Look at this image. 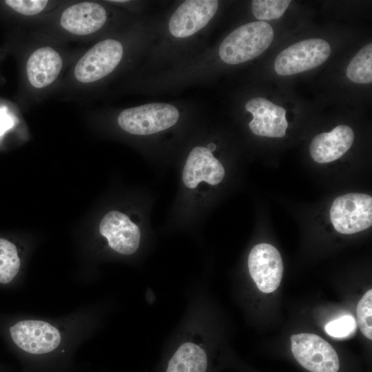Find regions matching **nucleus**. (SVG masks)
I'll use <instances>...</instances> for the list:
<instances>
[{
	"instance_id": "f257e3e1",
	"label": "nucleus",
	"mask_w": 372,
	"mask_h": 372,
	"mask_svg": "<svg viewBox=\"0 0 372 372\" xmlns=\"http://www.w3.org/2000/svg\"><path fill=\"white\" fill-rule=\"evenodd\" d=\"M273 30L268 23L256 21L242 25L230 33L219 47L220 59L238 64L257 57L271 43Z\"/></svg>"
},
{
	"instance_id": "f03ea898",
	"label": "nucleus",
	"mask_w": 372,
	"mask_h": 372,
	"mask_svg": "<svg viewBox=\"0 0 372 372\" xmlns=\"http://www.w3.org/2000/svg\"><path fill=\"white\" fill-rule=\"evenodd\" d=\"M179 112L174 105L163 103H147L122 111L118 125L135 135H149L165 130L176 123Z\"/></svg>"
},
{
	"instance_id": "7ed1b4c3",
	"label": "nucleus",
	"mask_w": 372,
	"mask_h": 372,
	"mask_svg": "<svg viewBox=\"0 0 372 372\" xmlns=\"http://www.w3.org/2000/svg\"><path fill=\"white\" fill-rule=\"evenodd\" d=\"M335 229L342 234L362 231L372 225V198L362 193H349L336 198L330 209Z\"/></svg>"
},
{
	"instance_id": "20e7f679",
	"label": "nucleus",
	"mask_w": 372,
	"mask_h": 372,
	"mask_svg": "<svg viewBox=\"0 0 372 372\" xmlns=\"http://www.w3.org/2000/svg\"><path fill=\"white\" fill-rule=\"evenodd\" d=\"M329 43L321 39H309L289 46L276 58L274 69L281 76L304 72L322 64L329 56Z\"/></svg>"
},
{
	"instance_id": "39448f33",
	"label": "nucleus",
	"mask_w": 372,
	"mask_h": 372,
	"mask_svg": "<svg viewBox=\"0 0 372 372\" xmlns=\"http://www.w3.org/2000/svg\"><path fill=\"white\" fill-rule=\"evenodd\" d=\"M291 349L295 359L311 372H338V355L325 340L313 333L291 335Z\"/></svg>"
},
{
	"instance_id": "423d86ee",
	"label": "nucleus",
	"mask_w": 372,
	"mask_h": 372,
	"mask_svg": "<svg viewBox=\"0 0 372 372\" xmlns=\"http://www.w3.org/2000/svg\"><path fill=\"white\" fill-rule=\"evenodd\" d=\"M123 54L120 41L107 39L87 50L75 65L74 74L82 83L99 81L110 74L118 65Z\"/></svg>"
},
{
	"instance_id": "0eeeda50",
	"label": "nucleus",
	"mask_w": 372,
	"mask_h": 372,
	"mask_svg": "<svg viewBox=\"0 0 372 372\" xmlns=\"http://www.w3.org/2000/svg\"><path fill=\"white\" fill-rule=\"evenodd\" d=\"M248 269L251 278L262 292L269 293L279 287L283 264L278 250L267 243H260L251 250Z\"/></svg>"
},
{
	"instance_id": "6e6552de",
	"label": "nucleus",
	"mask_w": 372,
	"mask_h": 372,
	"mask_svg": "<svg viewBox=\"0 0 372 372\" xmlns=\"http://www.w3.org/2000/svg\"><path fill=\"white\" fill-rule=\"evenodd\" d=\"M14 344L23 351L32 354L52 351L60 344L61 335L53 325L37 320H21L10 328Z\"/></svg>"
},
{
	"instance_id": "1a4fd4ad",
	"label": "nucleus",
	"mask_w": 372,
	"mask_h": 372,
	"mask_svg": "<svg viewBox=\"0 0 372 372\" xmlns=\"http://www.w3.org/2000/svg\"><path fill=\"white\" fill-rule=\"evenodd\" d=\"M216 0L185 1L176 9L169 21L170 33L177 38L193 35L203 28L215 15Z\"/></svg>"
},
{
	"instance_id": "9d476101",
	"label": "nucleus",
	"mask_w": 372,
	"mask_h": 372,
	"mask_svg": "<svg viewBox=\"0 0 372 372\" xmlns=\"http://www.w3.org/2000/svg\"><path fill=\"white\" fill-rule=\"evenodd\" d=\"M99 231L107 238L109 246L119 254H132L139 247L141 232L138 227L119 211H112L106 214L101 221Z\"/></svg>"
},
{
	"instance_id": "9b49d317",
	"label": "nucleus",
	"mask_w": 372,
	"mask_h": 372,
	"mask_svg": "<svg viewBox=\"0 0 372 372\" xmlns=\"http://www.w3.org/2000/svg\"><path fill=\"white\" fill-rule=\"evenodd\" d=\"M245 109L254 116L249 126L256 135L278 138L285 135L288 123L285 108L265 98L256 97L247 102Z\"/></svg>"
},
{
	"instance_id": "f8f14e48",
	"label": "nucleus",
	"mask_w": 372,
	"mask_h": 372,
	"mask_svg": "<svg viewBox=\"0 0 372 372\" xmlns=\"http://www.w3.org/2000/svg\"><path fill=\"white\" fill-rule=\"evenodd\" d=\"M107 12L101 4L83 1L65 8L60 17V25L69 33L87 36L100 30L105 23Z\"/></svg>"
},
{
	"instance_id": "ddd939ff",
	"label": "nucleus",
	"mask_w": 372,
	"mask_h": 372,
	"mask_svg": "<svg viewBox=\"0 0 372 372\" xmlns=\"http://www.w3.org/2000/svg\"><path fill=\"white\" fill-rule=\"evenodd\" d=\"M225 176V169L207 147H195L189 153L185 162L183 180L190 189L195 188L201 181L215 185L221 182Z\"/></svg>"
},
{
	"instance_id": "4468645a",
	"label": "nucleus",
	"mask_w": 372,
	"mask_h": 372,
	"mask_svg": "<svg viewBox=\"0 0 372 372\" xmlns=\"http://www.w3.org/2000/svg\"><path fill=\"white\" fill-rule=\"evenodd\" d=\"M353 140L354 133L349 126L338 125L330 132L314 137L309 146L311 156L318 163L334 161L350 149Z\"/></svg>"
},
{
	"instance_id": "2eb2a0df",
	"label": "nucleus",
	"mask_w": 372,
	"mask_h": 372,
	"mask_svg": "<svg viewBox=\"0 0 372 372\" xmlns=\"http://www.w3.org/2000/svg\"><path fill=\"white\" fill-rule=\"evenodd\" d=\"M62 67V58L56 50L49 46L39 48L27 61L28 81L35 88L47 87L56 80Z\"/></svg>"
},
{
	"instance_id": "dca6fc26",
	"label": "nucleus",
	"mask_w": 372,
	"mask_h": 372,
	"mask_svg": "<svg viewBox=\"0 0 372 372\" xmlns=\"http://www.w3.org/2000/svg\"><path fill=\"white\" fill-rule=\"evenodd\" d=\"M197 342L188 339L181 343L170 358L166 372H206L207 353Z\"/></svg>"
},
{
	"instance_id": "f3484780",
	"label": "nucleus",
	"mask_w": 372,
	"mask_h": 372,
	"mask_svg": "<svg viewBox=\"0 0 372 372\" xmlns=\"http://www.w3.org/2000/svg\"><path fill=\"white\" fill-rule=\"evenodd\" d=\"M347 76L351 81L366 84L372 81V44L363 47L351 59L347 68Z\"/></svg>"
},
{
	"instance_id": "a211bd4d",
	"label": "nucleus",
	"mask_w": 372,
	"mask_h": 372,
	"mask_svg": "<svg viewBox=\"0 0 372 372\" xmlns=\"http://www.w3.org/2000/svg\"><path fill=\"white\" fill-rule=\"evenodd\" d=\"M20 259L16 246L0 238V283L8 284L19 272Z\"/></svg>"
},
{
	"instance_id": "6ab92c4d",
	"label": "nucleus",
	"mask_w": 372,
	"mask_h": 372,
	"mask_svg": "<svg viewBox=\"0 0 372 372\" xmlns=\"http://www.w3.org/2000/svg\"><path fill=\"white\" fill-rule=\"evenodd\" d=\"M291 2L289 0H254L252 12L258 21L276 19L282 16Z\"/></svg>"
},
{
	"instance_id": "aec40b11",
	"label": "nucleus",
	"mask_w": 372,
	"mask_h": 372,
	"mask_svg": "<svg viewBox=\"0 0 372 372\" xmlns=\"http://www.w3.org/2000/svg\"><path fill=\"white\" fill-rule=\"evenodd\" d=\"M357 322L362 334L372 339V290L367 291L359 300L356 308Z\"/></svg>"
},
{
	"instance_id": "412c9836",
	"label": "nucleus",
	"mask_w": 372,
	"mask_h": 372,
	"mask_svg": "<svg viewBox=\"0 0 372 372\" xmlns=\"http://www.w3.org/2000/svg\"><path fill=\"white\" fill-rule=\"evenodd\" d=\"M356 326L353 316L344 315L327 323L324 329L329 335L341 338L352 334L355 331Z\"/></svg>"
},
{
	"instance_id": "4be33fe9",
	"label": "nucleus",
	"mask_w": 372,
	"mask_h": 372,
	"mask_svg": "<svg viewBox=\"0 0 372 372\" xmlns=\"http://www.w3.org/2000/svg\"><path fill=\"white\" fill-rule=\"evenodd\" d=\"M12 10L23 15H34L44 10L48 3L44 0H8L5 1Z\"/></svg>"
},
{
	"instance_id": "5701e85b",
	"label": "nucleus",
	"mask_w": 372,
	"mask_h": 372,
	"mask_svg": "<svg viewBox=\"0 0 372 372\" xmlns=\"http://www.w3.org/2000/svg\"><path fill=\"white\" fill-rule=\"evenodd\" d=\"M210 152H213L216 149V145L214 143H209L207 147Z\"/></svg>"
},
{
	"instance_id": "b1692460",
	"label": "nucleus",
	"mask_w": 372,
	"mask_h": 372,
	"mask_svg": "<svg viewBox=\"0 0 372 372\" xmlns=\"http://www.w3.org/2000/svg\"><path fill=\"white\" fill-rule=\"evenodd\" d=\"M112 2H117V3H125L127 2V1H111Z\"/></svg>"
}]
</instances>
